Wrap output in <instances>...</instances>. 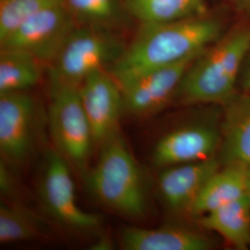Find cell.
Here are the masks:
<instances>
[{
    "label": "cell",
    "mask_w": 250,
    "mask_h": 250,
    "mask_svg": "<svg viewBox=\"0 0 250 250\" xmlns=\"http://www.w3.org/2000/svg\"><path fill=\"white\" fill-rule=\"evenodd\" d=\"M248 197L250 200V167H249V187H248Z\"/></svg>",
    "instance_id": "cell-24"
},
{
    "label": "cell",
    "mask_w": 250,
    "mask_h": 250,
    "mask_svg": "<svg viewBox=\"0 0 250 250\" xmlns=\"http://www.w3.org/2000/svg\"><path fill=\"white\" fill-rule=\"evenodd\" d=\"M128 14L142 24H160L206 15L207 0H125Z\"/></svg>",
    "instance_id": "cell-17"
},
{
    "label": "cell",
    "mask_w": 250,
    "mask_h": 250,
    "mask_svg": "<svg viewBox=\"0 0 250 250\" xmlns=\"http://www.w3.org/2000/svg\"><path fill=\"white\" fill-rule=\"evenodd\" d=\"M85 180L91 193L107 208L134 219L146 213L143 172L119 132L101 145L98 161Z\"/></svg>",
    "instance_id": "cell-3"
},
{
    "label": "cell",
    "mask_w": 250,
    "mask_h": 250,
    "mask_svg": "<svg viewBox=\"0 0 250 250\" xmlns=\"http://www.w3.org/2000/svg\"><path fill=\"white\" fill-rule=\"evenodd\" d=\"M70 163L57 149L45 155L38 193L47 213L70 228L91 231L100 226L99 216L84 211L78 205Z\"/></svg>",
    "instance_id": "cell-6"
},
{
    "label": "cell",
    "mask_w": 250,
    "mask_h": 250,
    "mask_svg": "<svg viewBox=\"0 0 250 250\" xmlns=\"http://www.w3.org/2000/svg\"><path fill=\"white\" fill-rule=\"evenodd\" d=\"M200 54L145 73L121 85L125 111L134 116H146L167 105L175 98L186 72Z\"/></svg>",
    "instance_id": "cell-11"
},
{
    "label": "cell",
    "mask_w": 250,
    "mask_h": 250,
    "mask_svg": "<svg viewBox=\"0 0 250 250\" xmlns=\"http://www.w3.org/2000/svg\"><path fill=\"white\" fill-rule=\"evenodd\" d=\"M78 24H91L114 29L124 23L125 0H64Z\"/></svg>",
    "instance_id": "cell-19"
},
{
    "label": "cell",
    "mask_w": 250,
    "mask_h": 250,
    "mask_svg": "<svg viewBox=\"0 0 250 250\" xmlns=\"http://www.w3.org/2000/svg\"><path fill=\"white\" fill-rule=\"evenodd\" d=\"M37 106L26 92L0 94V152L2 161L19 165L36 144Z\"/></svg>",
    "instance_id": "cell-8"
},
{
    "label": "cell",
    "mask_w": 250,
    "mask_h": 250,
    "mask_svg": "<svg viewBox=\"0 0 250 250\" xmlns=\"http://www.w3.org/2000/svg\"><path fill=\"white\" fill-rule=\"evenodd\" d=\"M250 48V25L235 27L208 46L191 64L175 98L181 103L224 107L237 92Z\"/></svg>",
    "instance_id": "cell-2"
},
{
    "label": "cell",
    "mask_w": 250,
    "mask_h": 250,
    "mask_svg": "<svg viewBox=\"0 0 250 250\" xmlns=\"http://www.w3.org/2000/svg\"><path fill=\"white\" fill-rule=\"evenodd\" d=\"M222 166L218 156L161 169L158 189L164 203L174 212H190L207 181Z\"/></svg>",
    "instance_id": "cell-12"
},
{
    "label": "cell",
    "mask_w": 250,
    "mask_h": 250,
    "mask_svg": "<svg viewBox=\"0 0 250 250\" xmlns=\"http://www.w3.org/2000/svg\"><path fill=\"white\" fill-rule=\"evenodd\" d=\"M200 225L221 235L235 250L250 248V200L248 196L198 218Z\"/></svg>",
    "instance_id": "cell-16"
},
{
    "label": "cell",
    "mask_w": 250,
    "mask_h": 250,
    "mask_svg": "<svg viewBox=\"0 0 250 250\" xmlns=\"http://www.w3.org/2000/svg\"><path fill=\"white\" fill-rule=\"evenodd\" d=\"M81 101L88 119L95 145H102L119 132L125 112L123 89L108 71L88 76L79 86Z\"/></svg>",
    "instance_id": "cell-9"
},
{
    "label": "cell",
    "mask_w": 250,
    "mask_h": 250,
    "mask_svg": "<svg viewBox=\"0 0 250 250\" xmlns=\"http://www.w3.org/2000/svg\"><path fill=\"white\" fill-rule=\"evenodd\" d=\"M222 144V127L212 123H196L173 129L159 139L152 161L163 169L213 158Z\"/></svg>",
    "instance_id": "cell-10"
},
{
    "label": "cell",
    "mask_w": 250,
    "mask_h": 250,
    "mask_svg": "<svg viewBox=\"0 0 250 250\" xmlns=\"http://www.w3.org/2000/svg\"><path fill=\"white\" fill-rule=\"evenodd\" d=\"M240 83L243 92L250 93V48L243 66Z\"/></svg>",
    "instance_id": "cell-22"
},
{
    "label": "cell",
    "mask_w": 250,
    "mask_h": 250,
    "mask_svg": "<svg viewBox=\"0 0 250 250\" xmlns=\"http://www.w3.org/2000/svg\"><path fill=\"white\" fill-rule=\"evenodd\" d=\"M42 233L38 219L26 208L2 202L0 205V242L9 244L28 241Z\"/></svg>",
    "instance_id": "cell-20"
},
{
    "label": "cell",
    "mask_w": 250,
    "mask_h": 250,
    "mask_svg": "<svg viewBox=\"0 0 250 250\" xmlns=\"http://www.w3.org/2000/svg\"><path fill=\"white\" fill-rule=\"evenodd\" d=\"M48 123L56 149L70 165L83 172L95 141L79 86L51 84Z\"/></svg>",
    "instance_id": "cell-5"
},
{
    "label": "cell",
    "mask_w": 250,
    "mask_h": 250,
    "mask_svg": "<svg viewBox=\"0 0 250 250\" xmlns=\"http://www.w3.org/2000/svg\"><path fill=\"white\" fill-rule=\"evenodd\" d=\"M223 35L222 22L207 15L141 24L132 43L108 72L123 85L145 73L203 52Z\"/></svg>",
    "instance_id": "cell-1"
},
{
    "label": "cell",
    "mask_w": 250,
    "mask_h": 250,
    "mask_svg": "<svg viewBox=\"0 0 250 250\" xmlns=\"http://www.w3.org/2000/svg\"><path fill=\"white\" fill-rule=\"evenodd\" d=\"M125 48L113 29L78 24L49 64L50 83L80 86L91 74L108 71Z\"/></svg>",
    "instance_id": "cell-4"
},
{
    "label": "cell",
    "mask_w": 250,
    "mask_h": 250,
    "mask_svg": "<svg viewBox=\"0 0 250 250\" xmlns=\"http://www.w3.org/2000/svg\"><path fill=\"white\" fill-rule=\"evenodd\" d=\"M232 1L239 9L250 12V0H232Z\"/></svg>",
    "instance_id": "cell-23"
},
{
    "label": "cell",
    "mask_w": 250,
    "mask_h": 250,
    "mask_svg": "<svg viewBox=\"0 0 250 250\" xmlns=\"http://www.w3.org/2000/svg\"><path fill=\"white\" fill-rule=\"evenodd\" d=\"M64 0H0V42L27 19Z\"/></svg>",
    "instance_id": "cell-21"
},
{
    "label": "cell",
    "mask_w": 250,
    "mask_h": 250,
    "mask_svg": "<svg viewBox=\"0 0 250 250\" xmlns=\"http://www.w3.org/2000/svg\"><path fill=\"white\" fill-rule=\"evenodd\" d=\"M248 166L222 164L207 181L189 213L198 219L222 206L248 196Z\"/></svg>",
    "instance_id": "cell-15"
},
{
    "label": "cell",
    "mask_w": 250,
    "mask_h": 250,
    "mask_svg": "<svg viewBox=\"0 0 250 250\" xmlns=\"http://www.w3.org/2000/svg\"><path fill=\"white\" fill-rule=\"evenodd\" d=\"M77 25L76 19L62 2L27 19L0 42V46L26 51L40 62L50 64Z\"/></svg>",
    "instance_id": "cell-7"
},
{
    "label": "cell",
    "mask_w": 250,
    "mask_h": 250,
    "mask_svg": "<svg viewBox=\"0 0 250 250\" xmlns=\"http://www.w3.org/2000/svg\"><path fill=\"white\" fill-rule=\"evenodd\" d=\"M41 62L32 54L15 48L0 51V94L26 92L41 77Z\"/></svg>",
    "instance_id": "cell-18"
},
{
    "label": "cell",
    "mask_w": 250,
    "mask_h": 250,
    "mask_svg": "<svg viewBox=\"0 0 250 250\" xmlns=\"http://www.w3.org/2000/svg\"><path fill=\"white\" fill-rule=\"evenodd\" d=\"M121 244L126 250H208L215 247L205 233L178 225L153 229L125 227Z\"/></svg>",
    "instance_id": "cell-13"
},
{
    "label": "cell",
    "mask_w": 250,
    "mask_h": 250,
    "mask_svg": "<svg viewBox=\"0 0 250 250\" xmlns=\"http://www.w3.org/2000/svg\"><path fill=\"white\" fill-rule=\"evenodd\" d=\"M222 144L218 157L222 164L250 167V93L242 92L224 106Z\"/></svg>",
    "instance_id": "cell-14"
}]
</instances>
